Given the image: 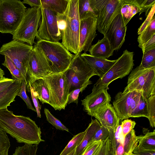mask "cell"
Masks as SVG:
<instances>
[{"instance_id": "6da1fadb", "label": "cell", "mask_w": 155, "mask_h": 155, "mask_svg": "<svg viewBox=\"0 0 155 155\" xmlns=\"http://www.w3.org/2000/svg\"><path fill=\"white\" fill-rule=\"evenodd\" d=\"M0 127L19 143L38 145L45 141L34 121L29 117L15 115L7 108L0 110Z\"/></svg>"}, {"instance_id": "7a4b0ae2", "label": "cell", "mask_w": 155, "mask_h": 155, "mask_svg": "<svg viewBox=\"0 0 155 155\" xmlns=\"http://www.w3.org/2000/svg\"><path fill=\"white\" fill-rule=\"evenodd\" d=\"M78 0H68L64 13L56 15L62 42L66 49L74 54L79 53L80 17Z\"/></svg>"}, {"instance_id": "3957f363", "label": "cell", "mask_w": 155, "mask_h": 155, "mask_svg": "<svg viewBox=\"0 0 155 155\" xmlns=\"http://www.w3.org/2000/svg\"><path fill=\"white\" fill-rule=\"evenodd\" d=\"M35 44L49 62L52 73H62L68 70L74 55L61 43L40 40Z\"/></svg>"}, {"instance_id": "277c9868", "label": "cell", "mask_w": 155, "mask_h": 155, "mask_svg": "<svg viewBox=\"0 0 155 155\" xmlns=\"http://www.w3.org/2000/svg\"><path fill=\"white\" fill-rule=\"evenodd\" d=\"M26 9L20 0H0V32L13 35Z\"/></svg>"}, {"instance_id": "5b68a950", "label": "cell", "mask_w": 155, "mask_h": 155, "mask_svg": "<svg viewBox=\"0 0 155 155\" xmlns=\"http://www.w3.org/2000/svg\"><path fill=\"white\" fill-rule=\"evenodd\" d=\"M42 78L49 92L51 106L55 110L65 109L69 94L68 83L65 72L51 73Z\"/></svg>"}, {"instance_id": "8992f818", "label": "cell", "mask_w": 155, "mask_h": 155, "mask_svg": "<svg viewBox=\"0 0 155 155\" xmlns=\"http://www.w3.org/2000/svg\"><path fill=\"white\" fill-rule=\"evenodd\" d=\"M134 91L141 92L146 99L155 94V67L144 69L138 66L131 71L123 92Z\"/></svg>"}, {"instance_id": "52a82bcc", "label": "cell", "mask_w": 155, "mask_h": 155, "mask_svg": "<svg viewBox=\"0 0 155 155\" xmlns=\"http://www.w3.org/2000/svg\"><path fill=\"white\" fill-rule=\"evenodd\" d=\"M41 17L40 7L28 8L18 28L12 35L13 40L26 42L33 46L35 38H37L38 29Z\"/></svg>"}, {"instance_id": "ba28073f", "label": "cell", "mask_w": 155, "mask_h": 155, "mask_svg": "<svg viewBox=\"0 0 155 155\" xmlns=\"http://www.w3.org/2000/svg\"><path fill=\"white\" fill-rule=\"evenodd\" d=\"M134 53L127 49L124 51L122 55L115 63L94 84L92 91L103 88L109 89L108 86L113 81L118 78H122L128 75L134 65Z\"/></svg>"}, {"instance_id": "9c48e42d", "label": "cell", "mask_w": 155, "mask_h": 155, "mask_svg": "<svg viewBox=\"0 0 155 155\" xmlns=\"http://www.w3.org/2000/svg\"><path fill=\"white\" fill-rule=\"evenodd\" d=\"M81 54L79 53L74 55L68 68L65 71L69 93L86 84H92L90 79L97 75L95 71L82 58Z\"/></svg>"}, {"instance_id": "30bf717a", "label": "cell", "mask_w": 155, "mask_h": 155, "mask_svg": "<svg viewBox=\"0 0 155 155\" xmlns=\"http://www.w3.org/2000/svg\"><path fill=\"white\" fill-rule=\"evenodd\" d=\"M33 46L13 40L4 44L0 48V55L8 57L18 68L26 82L27 70Z\"/></svg>"}, {"instance_id": "8fae6325", "label": "cell", "mask_w": 155, "mask_h": 155, "mask_svg": "<svg viewBox=\"0 0 155 155\" xmlns=\"http://www.w3.org/2000/svg\"><path fill=\"white\" fill-rule=\"evenodd\" d=\"M91 7L97 16V29L103 34L121 10L120 0H90Z\"/></svg>"}, {"instance_id": "7c38bea8", "label": "cell", "mask_w": 155, "mask_h": 155, "mask_svg": "<svg viewBox=\"0 0 155 155\" xmlns=\"http://www.w3.org/2000/svg\"><path fill=\"white\" fill-rule=\"evenodd\" d=\"M52 73L51 65L42 52L35 45L31 51L27 70V89L29 85L40 78Z\"/></svg>"}, {"instance_id": "4fadbf2b", "label": "cell", "mask_w": 155, "mask_h": 155, "mask_svg": "<svg viewBox=\"0 0 155 155\" xmlns=\"http://www.w3.org/2000/svg\"><path fill=\"white\" fill-rule=\"evenodd\" d=\"M40 7L41 17L36 38L37 41L58 42L61 39V35L56 14L49 9L43 8L41 5Z\"/></svg>"}, {"instance_id": "5bb4252c", "label": "cell", "mask_w": 155, "mask_h": 155, "mask_svg": "<svg viewBox=\"0 0 155 155\" xmlns=\"http://www.w3.org/2000/svg\"><path fill=\"white\" fill-rule=\"evenodd\" d=\"M97 16L94 13H88L80 20L79 53L88 51L97 35Z\"/></svg>"}, {"instance_id": "9a60e30c", "label": "cell", "mask_w": 155, "mask_h": 155, "mask_svg": "<svg viewBox=\"0 0 155 155\" xmlns=\"http://www.w3.org/2000/svg\"><path fill=\"white\" fill-rule=\"evenodd\" d=\"M127 29V26L124 23L120 10L103 34L108 40L114 51L119 49L124 43Z\"/></svg>"}, {"instance_id": "2e32d148", "label": "cell", "mask_w": 155, "mask_h": 155, "mask_svg": "<svg viewBox=\"0 0 155 155\" xmlns=\"http://www.w3.org/2000/svg\"><path fill=\"white\" fill-rule=\"evenodd\" d=\"M104 88L95 91L81 100L83 110L88 115L91 114L99 108L110 103L111 97L107 90Z\"/></svg>"}, {"instance_id": "e0dca14e", "label": "cell", "mask_w": 155, "mask_h": 155, "mask_svg": "<svg viewBox=\"0 0 155 155\" xmlns=\"http://www.w3.org/2000/svg\"><path fill=\"white\" fill-rule=\"evenodd\" d=\"M90 116L94 117L101 126L114 131L122 121L113 106L110 103L99 108Z\"/></svg>"}, {"instance_id": "ac0fdd59", "label": "cell", "mask_w": 155, "mask_h": 155, "mask_svg": "<svg viewBox=\"0 0 155 155\" xmlns=\"http://www.w3.org/2000/svg\"><path fill=\"white\" fill-rule=\"evenodd\" d=\"M136 91L120 92L115 96L113 107L121 121L129 118V108L132 97Z\"/></svg>"}, {"instance_id": "d6986e66", "label": "cell", "mask_w": 155, "mask_h": 155, "mask_svg": "<svg viewBox=\"0 0 155 155\" xmlns=\"http://www.w3.org/2000/svg\"><path fill=\"white\" fill-rule=\"evenodd\" d=\"M84 61L95 71L96 75L102 77L115 63L116 60H110L97 57L87 53L81 54Z\"/></svg>"}, {"instance_id": "ffe728a7", "label": "cell", "mask_w": 155, "mask_h": 155, "mask_svg": "<svg viewBox=\"0 0 155 155\" xmlns=\"http://www.w3.org/2000/svg\"><path fill=\"white\" fill-rule=\"evenodd\" d=\"M22 81L15 80L11 85L0 93V110L7 108L15 101V98L20 91Z\"/></svg>"}, {"instance_id": "44dd1931", "label": "cell", "mask_w": 155, "mask_h": 155, "mask_svg": "<svg viewBox=\"0 0 155 155\" xmlns=\"http://www.w3.org/2000/svg\"><path fill=\"white\" fill-rule=\"evenodd\" d=\"M88 51L91 55L107 59L113 55L114 51L107 39L104 37L96 44L92 45Z\"/></svg>"}, {"instance_id": "7402d4cb", "label": "cell", "mask_w": 155, "mask_h": 155, "mask_svg": "<svg viewBox=\"0 0 155 155\" xmlns=\"http://www.w3.org/2000/svg\"><path fill=\"white\" fill-rule=\"evenodd\" d=\"M138 136L133 129L124 138V142L116 149L114 155H131L138 144Z\"/></svg>"}, {"instance_id": "603a6c76", "label": "cell", "mask_w": 155, "mask_h": 155, "mask_svg": "<svg viewBox=\"0 0 155 155\" xmlns=\"http://www.w3.org/2000/svg\"><path fill=\"white\" fill-rule=\"evenodd\" d=\"M121 13L125 24L127 25L132 18L139 12L142 0H120Z\"/></svg>"}, {"instance_id": "cb8c5ba5", "label": "cell", "mask_w": 155, "mask_h": 155, "mask_svg": "<svg viewBox=\"0 0 155 155\" xmlns=\"http://www.w3.org/2000/svg\"><path fill=\"white\" fill-rule=\"evenodd\" d=\"M101 125L97 119H92L85 130V133L81 142L76 148V155H82L87 146L92 140L96 131Z\"/></svg>"}, {"instance_id": "d4e9b609", "label": "cell", "mask_w": 155, "mask_h": 155, "mask_svg": "<svg viewBox=\"0 0 155 155\" xmlns=\"http://www.w3.org/2000/svg\"><path fill=\"white\" fill-rule=\"evenodd\" d=\"M36 92L37 97L43 104H48L51 105L50 96L46 84L43 78H40L31 85Z\"/></svg>"}, {"instance_id": "484cf974", "label": "cell", "mask_w": 155, "mask_h": 155, "mask_svg": "<svg viewBox=\"0 0 155 155\" xmlns=\"http://www.w3.org/2000/svg\"><path fill=\"white\" fill-rule=\"evenodd\" d=\"M41 5L44 8H48L56 14L64 13L67 8L68 0H40Z\"/></svg>"}, {"instance_id": "4316f807", "label": "cell", "mask_w": 155, "mask_h": 155, "mask_svg": "<svg viewBox=\"0 0 155 155\" xmlns=\"http://www.w3.org/2000/svg\"><path fill=\"white\" fill-rule=\"evenodd\" d=\"M138 143L135 148L155 150V130L147 131L144 135L138 136Z\"/></svg>"}, {"instance_id": "83f0119b", "label": "cell", "mask_w": 155, "mask_h": 155, "mask_svg": "<svg viewBox=\"0 0 155 155\" xmlns=\"http://www.w3.org/2000/svg\"><path fill=\"white\" fill-rule=\"evenodd\" d=\"M121 123L117 127L114 131L112 130H110L108 138L110 140L114 155L117 147L120 144H122L124 141L125 137L122 133Z\"/></svg>"}, {"instance_id": "f1b7e54d", "label": "cell", "mask_w": 155, "mask_h": 155, "mask_svg": "<svg viewBox=\"0 0 155 155\" xmlns=\"http://www.w3.org/2000/svg\"><path fill=\"white\" fill-rule=\"evenodd\" d=\"M155 35V16L149 25L140 34L137 38L138 46L141 48L142 45Z\"/></svg>"}, {"instance_id": "f546056e", "label": "cell", "mask_w": 155, "mask_h": 155, "mask_svg": "<svg viewBox=\"0 0 155 155\" xmlns=\"http://www.w3.org/2000/svg\"><path fill=\"white\" fill-rule=\"evenodd\" d=\"M139 66L144 69L155 67V48L149 50L143 53L142 61Z\"/></svg>"}, {"instance_id": "4dcf8cb0", "label": "cell", "mask_w": 155, "mask_h": 155, "mask_svg": "<svg viewBox=\"0 0 155 155\" xmlns=\"http://www.w3.org/2000/svg\"><path fill=\"white\" fill-rule=\"evenodd\" d=\"M143 117L148 118V112L147 99L141 96L137 106L131 114L130 117Z\"/></svg>"}, {"instance_id": "1f68e13d", "label": "cell", "mask_w": 155, "mask_h": 155, "mask_svg": "<svg viewBox=\"0 0 155 155\" xmlns=\"http://www.w3.org/2000/svg\"><path fill=\"white\" fill-rule=\"evenodd\" d=\"M85 133V131L75 135L69 141L59 155H67L79 145Z\"/></svg>"}, {"instance_id": "d6a6232c", "label": "cell", "mask_w": 155, "mask_h": 155, "mask_svg": "<svg viewBox=\"0 0 155 155\" xmlns=\"http://www.w3.org/2000/svg\"><path fill=\"white\" fill-rule=\"evenodd\" d=\"M2 64L9 70L13 79L22 81L24 79L21 73L18 68L7 57L5 56V60Z\"/></svg>"}, {"instance_id": "836d02e7", "label": "cell", "mask_w": 155, "mask_h": 155, "mask_svg": "<svg viewBox=\"0 0 155 155\" xmlns=\"http://www.w3.org/2000/svg\"><path fill=\"white\" fill-rule=\"evenodd\" d=\"M38 145L25 144L17 147L12 155H36Z\"/></svg>"}, {"instance_id": "e575fe53", "label": "cell", "mask_w": 155, "mask_h": 155, "mask_svg": "<svg viewBox=\"0 0 155 155\" xmlns=\"http://www.w3.org/2000/svg\"><path fill=\"white\" fill-rule=\"evenodd\" d=\"M148 117L150 126L155 127V94L151 95L147 99Z\"/></svg>"}, {"instance_id": "d590c367", "label": "cell", "mask_w": 155, "mask_h": 155, "mask_svg": "<svg viewBox=\"0 0 155 155\" xmlns=\"http://www.w3.org/2000/svg\"><path fill=\"white\" fill-rule=\"evenodd\" d=\"M10 146L9 139L6 133L0 127V155H8Z\"/></svg>"}, {"instance_id": "8d00e7d4", "label": "cell", "mask_w": 155, "mask_h": 155, "mask_svg": "<svg viewBox=\"0 0 155 155\" xmlns=\"http://www.w3.org/2000/svg\"><path fill=\"white\" fill-rule=\"evenodd\" d=\"M44 113L47 121L57 129L69 132L68 129L58 119L55 117L50 112L48 109L45 108Z\"/></svg>"}, {"instance_id": "74e56055", "label": "cell", "mask_w": 155, "mask_h": 155, "mask_svg": "<svg viewBox=\"0 0 155 155\" xmlns=\"http://www.w3.org/2000/svg\"><path fill=\"white\" fill-rule=\"evenodd\" d=\"M78 8L80 19L88 13L94 14L90 6V0H78Z\"/></svg>"}, {"instance_id": "f35d334b", "label": "cell", "mask_w": 155, "mask_h": 155, "mask_svg": "<svg viewBox=\"0 0 155 155\" xmlns=\"http://www.w3.org/2000/svg\"><path fill=\"white\" fill-rule=\"evenodd\" d=\"M26 89V85L23 79L22 81L20 91L17 96H19L24 101L28 108L36 112L35 109L33 107L30 99L27 94Z\"/></svg>"}, {"instance_id": "ab89813d", "label": "cell", "mask_w": 155, "mask_h": 155, "mask_svg": "<svg viewBox=\"0 0 155 155\" xmlns=\"http://www.w3.org/2000/svg\"><path fill=\"white\" fill-rule=\"evenodd\" d=\"M110 130L101 125L96 131L91 141H104L108 138Z\"/></svg>"}, {"instance_id": "60d3db41", "label": "cell", "mask_w": 155, "mask_h": 155, "mask_svg": "<svg viewBox=\"0 0 155 155\" xmlns=\"http://www.w3.org/2000/svg\"><path fill=\"white\" fill-rule=\"evenodd\" d=\"M103 141H91L85 148L82 155H94L102 144Z\"/></svg>"}, {"instance_id": "b9f144b4", "label": "cell", "mask_w": 155, "mask_h": 155, "mask_svg": "<svg viewBox=\"0 0 155 155\" xmlns=\"http://www.w3.org/2000/svg\"><path fill=\"white\" fill-rule=\"evenodd\" d=\"M136 123L131 119H127L122 120L121 123L122 132L125 137L126 136L134 129Z\"/></svg>"}, {"instance_id": "7bdbcfd3", "label": "cell", "mask_w": 155, "mask_h": 155, "mask_svg": "<svg viewBox=\"0 0 155 155\" xmlns=\"http://www.w3.org/2000/svg\"><path fill=\"white\" fill-rule=\"evenodd\" d=\"M89 84H86L81 88L75 89L71 91L69 94L67 104H69L71 103H74L77 105L79 93H82Z\"/></svg>"}, {"instance_id": "ee69618b", "label": "cell", "mask_w": 155, "mask_h": 155, "mask_svg": "<svg viewBox=\"0 0 155 155\" xmlns=\"http://www.w3.org/2000/svg\"><path fill=\"white\" fill-rule=\"evenodd\" d=\"M155 4L154 5L151 7L149 12L147 16V17L145 20L138 28L137 31L138 35H140V34L149 25L153 18L155 16Z\"/></svg>"}, {"instance_id": "f6af8a7d", "label": "cell", "mask_w": 155, "mask_h": 155, "mask_svg": "<svg viewBox=\"0 0 155 155\" xmlns=\"http://www.w3.org/2000/svg\"><path fill=\"white\" fill-rule=\"evenodd\" d=\"M29 88L31 99L36 111L37 117L41 118V107L39 103L37 94L32 87L31 85H29Z\"/></svg>"}, {"instance_id": "bcb514c9", "label": "cell", "mask_w": 155, "mask_h": 155, "mask_svg": "<svg viewBox=\"0 0 155 155\" xmlns=\"http://www.w3.org/2000/svg\"><path fill=\"white\" fill-rule=\"evenodd\" d=\"M110 145V140L108 138L103 141L101 145L94 155H107Z\"/></svg>"}, {"instance_id": "7dc6e473", "label": "cell", "mask_w": 155, "mask_h": 155, "mask_svg": "<svg viewBox=\"0 0 155 155\" xmlns=\"http://www.w3.org/2000/svg\"><path fill=\"white\" fill-rule=\"evenodd\" d=\"M155 4V0H143L140 5V10L139 15L143 12L145 13V15L147 16L149 11L152 6Z\"/></svg>"}, {"instance_id": "c3c4849f", "label": "cell", "mask_w": 155, "mask_h": 155, "mask_svg": "<svg viewBox=\"0 0 155 155\" xmlns=\"http://www.w3.org/2000/svg\"><path fill=\"white\" fill-rule=\"evenodd\" d=\"M141 48L143 53L149 50L155 48V35L143 44Z\"/></svg>"}, {"instance_id": "681fc988", "label": "cell", "mask_w": 155, "mask_h": 155, "mask_svg": "<svg viewBox=\"0 0 155 155\" xmlns=\"http://www.w3.org/2000/svg\"><path fill=\"white\" fill-rule=\"evenodd\" d=\"M15 80L12 79L4 77L0 81V93L3 91L11 85Z\"/></svg>"}, {"instance_id": "f907efd6", "label": "cell", "mask_w": 155, "mask_h": 155, "mask_svg": "<svg viewBox=\"0 0 155 155\" xmlns=\"http://www.w3.org/2000/svg\"><path fill=\"white\" fill-rule=\"evenodd\" d=\"M133 153L134 155H155V150L137 149L135 148Z\"/></svg>"}, {"instance_id": "816d5d0a", "label": "cell", "mask_w": 155, "mask_h": 155, "mask_svg": "<svg viewBox=\"0 0 155 155\" xmlns=\"http://www.w3.org/2000/svg\"><path fill=\"white\" fill-rule=\"evenodd\" d=\"M22 3L29 5L31 8L40 7L41 5L40 0H23Z\"/></svg>"}, {"instance_id": "f5cc1de1", "label": "cell", "mask_w": 155, "mask_h": 155, "mask_svg": "<svg viewBox=\"0 0 155 155\" xmlns=\"http://www.w3.org/2000/svg\"><path fill=\"white\" fill-rule=\"evenodd\" d=\"M5 74L4 71L0 67V81L4 77Z\"/></svg>"}, {"instance_id": "db71d44e", "label": "cell", "mask_w": 155, "mask_h": 155, "mask_svg": "<svg viewBox=\"0 0 155 155\" xmlns=\"http://www.w3.org/2000/svg\"><path fill=\"white\" fill-rule=\"evenodd\" d=\"M107 155H114L111 146V144L110 145V149L108 152Z\"/></svg>"}, {"instance_id": "11a10c76", "label": "cell", "mask_w": 155, "mask_h": 155, "mask_svg": "<svg viewBox=\"0 0 155 155\" xmlns=\"http://www.w3.org/2000/svg\"><path fill=\"white\" fill-rule=\"evenodd\" d=\"M75 149L76 148L74 149L70 153H68L67 155H76Z\"/></svg>"}, {"instance_id": "9f6ffc18", "label": "cell", "mask_w": 155, "mask_h": 155, "mask_svg": "<svg viewBox=\"0 0 155 155\" xmlns=\"http://www.w3.org/2000/svg\"><path fill=\"white\" fill-rule=\"evenodd\" d=\"M131 155H134L133 153H132V154Z\"/></svg>"}]
</instances>
